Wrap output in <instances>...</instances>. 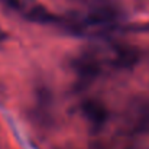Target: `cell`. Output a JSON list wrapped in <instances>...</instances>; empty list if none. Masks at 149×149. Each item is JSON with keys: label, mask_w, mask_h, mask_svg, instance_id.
<instances>
[{"label": "cell", "mask_w": 149, "mask_h": 149, "mask_svg": "<svg viewBox=\"0 0 149 149\" xmlns=\"http://www.w3.org/2000/svg\"><path fill=\"white\" fill-rule=\"evenodd\" d=\"M32 120L42 126L51 127L55 125V100L49 87L38 86L35 90V103L31 110Z\"/></svg>", "instance_id": "cell-1"}, {"label": "cell", "mask_w": 149, "mask_h": 149, "mask_svg": "<svg viewBox=\"0 0 149 149\" xmlns=\"http://www.w3.org/2000/svg\"><path fill=\"white\" fill-rule=\"evenodd\" d=\"M72 70L75 71L81 86L90 84L101 72V61L94 52H83L72 59Z\"/></svg>", "instance_id": "cell-2"}, {"label": "cell", "mask_w": 149, "mask_h": 149, "mask_svg": "<svg viewBox=\"0 0 149 149\" xmlns=\"http://www.w3.org/2000/svg\"><path fill=\"white\" fill-rule=\"evenodd\" d=\"M81 113L84 119L91 126L93 132H100L109 120V110L107 107L96 99L84 100L81 103Z\"/></svg>", "instance_id": "cell-3"}, {"label": "cell", "mask_w": 149, "mask_h": 149, "mask_svg": "<svg viewBox=\"0 0 149 149\" xmlns=\"http://www.w3.org/2000/svg\"><path fill=\"white\" fill-rule=\"evenodd\" d=\"M139 61V51L130 45L113 44V64L119 68L133 67Z\"/></svg>", "instance_id": "cell-4"}, {"label": "cell", "mask_w": 149, "mask_h": 149, "mask_svg": "<svg viewBox=\"0 0 149 149\" xmlns=\"http://www.w3.org/2000/svg\"><path fill=\"white\" fill-rule=\"evenodd\" d=\"M132 125L136 130H149V104H139L130 113Z\"/></svg>", "instance_id": "cell-5"}, {"label": "cell", "mask_w": 149, "mask_h": 149, "mask_svg": "<svg viewBox=\"0 0 149 149\" xmlns=\"http://www.w3.org/2000/svg\"><path fill=\"white\" fill-rule=\"evenodd\" d=\"M6 39H7V33H6V31L3 28H0V44H3Z\"/></svg>", "instance_id": "cell-6"}, {"label": "cell", "mask_w": 149, "mask_h": 149, "mask_svg": "<svg viewBox=\"0 0 149 149\" xmlns=\"http://www.w3.org/2000/svg\"><path fill=\"white\" fill-rule=\"evenodd\" d=\"M0 93H1V88H0Z\"/></svg>", "instance_id": "cell-7"}]
</instances>
